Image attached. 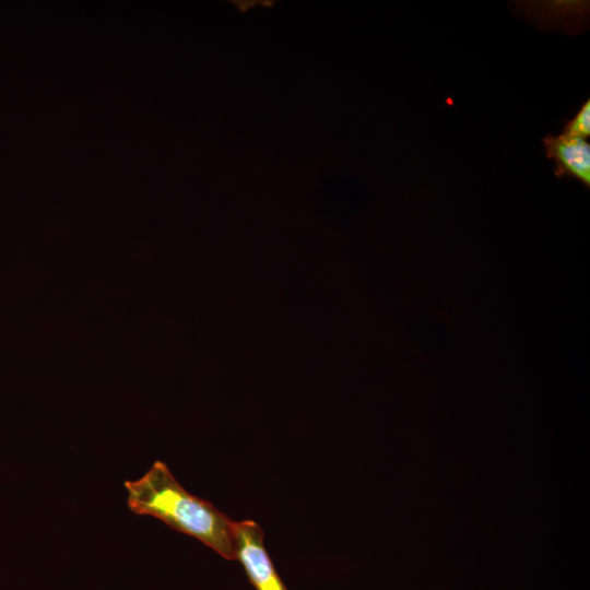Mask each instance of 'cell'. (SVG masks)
<instances>
[{
  "label": "cell",
  "instance_id": "1",
  "mask_svg": "<svg viewBox=\"0 0 590 590\" xmlns=\"http://www.w3.org/2000/svg\"><path fill=\"white\" fill-rule=\"evenodd\" d=\"M123 485L132 512L155 517L201 541L223 558L237 559V522L210 502L187 492L164 462L156 460L142 477Z\"/></svg>",
  "mask_w": 590,
  "mask_h": 590
},
{
  "label": "cell",
  "instance_id": "2",
  "mask_svg": "<svg viewBox=\"0 0 590 590\" xmlns=\"http://www.w3.org/2000/svg\"><path fill=\"white\" fill-rule=\"evenodd\" d=\"M264 534L253 520L236 526L237 559L257 590H287L263 544Z\"/></svg>",
  "mask_w": 590,
  "mask_h": 590
},
{
  "label": "cell",
  "instance_id": "3",
  "mask_svg": "<svg viewBox=\"0 0 590 590\" xmlns=\"http://www.w3.org/2000/svg\"><path fill=\"white\" fill-rule=\"evenodd\" d=\"M546 156L555 161L557 177L569 176L590 186V143L566 134L543 138Z\"/></svg>",
  "mask_w": 590,
  "mask_h": 590
},
{
  "label": "cell",
  "instance_id": "4",
  "mask_svg": "<svg viewBox=\"0 0 590 590\" xmlns=\"http://www.w3.org/2000/svg\"><path fill=\"white\" fill-rule=\"evenodd\" d=\"M573 138L590 137V101L587 99L573 119L564 126V133Z\"/></svg>",
  "mask_w": 590,
  "mask_h": 590
}]
</instances>
